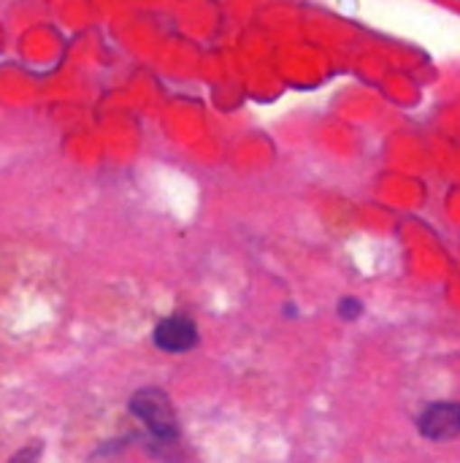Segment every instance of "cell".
Listing matches in <instances>:
<instances>
[{
  "mask_svg": "<svg viewBox=\"0 0 460 463\" xmlns=\"http://www.w3.org/2000/svg\"><path fill=\"white\" fill-rule=\"evenodd\" d=\"M130 412L138 418L146 431L157 442H176L179 439V420L171 407V399L157 388H144L130 399Z\"/></svg>",
  "mask_w": 460,
  "mask_h": 463,
  "instance_id": "cell-1",
  "label": "cell"
},
{
  "mask_svg": "<svg viewBox=\"0 0 460 463\" xmlns=\"http://www.w3.org/2000/svg\"><path fill=\"white\" fill-rule=\"evenodd\" d=\"M420 434L431 442H447L460 437V404L458 402H434L420 412Z\"/></svg>",
  "mask_w": 460,
  "mask_h": 463,
  "instance_id": "cell-2",
  "label": "cell"
},
{
  "mask_svg": "<svg viewBox=\"0 0 460 463\" xmlns=\"http://www.w3.org/2000/svg\"><path fill=\"white\" fill-rule=\"evenodd\" d=\"M198 342V328L187 315H171L155 328V345L163 353H190Z\"/></svg>",
  "mask_w": 460,
  "mask_h": 463,
  "instance_id": "cell-3",
  "label": "cell"
},
{
  "mask_svg": "<svg viewBox=\"0 0 460 463\" xmlns=\"http://www.w3.org/2000/svg\"><path fill=\"white\" fill-rule=\"evenodd\" d=\"M41 450H43V445H41V442L27 445V448L16 450V453H14V458H11L8 463H38L41 461Z\"/></svg>",
  "mask_w": 460,
  "mask_h": 463,
  "instance_id": "cell-4",
  "label": "cell"
},
{
  "mask_svg": "<svg viewBox=\"0 0 460 463\" xmlns=\"http://www.w3.org/2000/svg\"><path fill=\"white\" fill-rule=\"evenodd\" d=\"M339 312H342V317H358L361 315V304L355 298H344L339 304Z\"/></svg>",
  "mask_w": 460,
  "mask_h": 463,
  "instance_id": "cell-5",
  "label": "cell"
}]
</instances>
